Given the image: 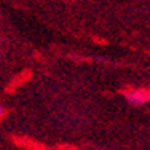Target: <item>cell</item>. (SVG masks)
Masks as SVG:
<instances>
[{
	"label": "cell",
	"mask_w": 150,
	"mask_h": 150,
	"mask_svg": "<svg viewBox=\"0 0 150 150\" xmlns=\"http://www.w3.org/2000/svg\"><path fill=\"white\" fill-rule=\"evenodd\" d=\"M124 97H126V100L130 104L138 106V104L147 103V101L150 100V93L147 91H138V89H136V91H127L124 93Z\"/></svg>",
	"instance_id": "obj_1"
}]
</instances>
